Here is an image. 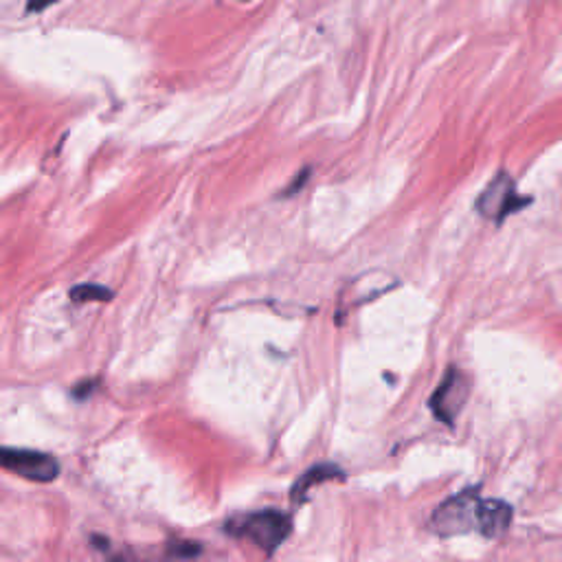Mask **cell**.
Returning a JSON list of instances; mask_svg holds the SVG:
<instances>
[{"label":"cell","instance_id":"6da1fadb","mask_svg":"<svg viewBox=\"0 0 562 562\" xmlns=\"http://www.w3.org/2000/svg\"><path fill=\"white\" fill-rule=\"evenodd\" d=\"M235 538L255 542L266 555H272L293 532V519L279 510H259L235 516L225 527Z\"/></svg>","mask_w":562,"mask_h":562},{"label":"cell","instance_id":"3957f363","mask_svg":"<svg viewBox=\"0 0 562 562\" xmlns=\"http://www.w3.org/2000/svg\"><path fill=\"white\" fill-rule=\"evenodd\" d=\"M0 468L36 484L55 482L60 475V463L53 455L25 448L0 446Z\"/></svg>","mask_w":562,"mask_h":562},{"label":"cell","instance_id":"52a82bcc","mask_svg":"<svg viewBox=\"0 0 562 562\" xmlns=\"http://www.w3.org/2000/svg\"><path fill=\"white\" fill-rule=\"evenodd\" d=\"M345 473L341 471L339 465L334 463H319V465H312L310 471L297 480V484L293 486V493H291V499L293 503H304L308 499V493L315 488V486H321L323 482H332V480H343Z\"/></svg>","mask_w":562,"mask_h":562},{"label":"cell","instance_id":"9c48e42d","mask_svg":"<svg viewBox=\"0 0 562 562\" xmlns=\"http://www.w3.org/2000/svg\"><path fill=\"white\" fill-rule=\"evenodd\" d=\"M201 553V545L196 542H184V540H171L165 549V558L169 560H182V558H194Z\"/></svg>","mask_w":562,"mask_h":562},{"label":"cell","instance_id":"277c9868","mask_svg":"<svg viewBox=\"0 0 562 562\" xmlns=\"http://www.w3.org/2000/svg\"><path fill=\"white\" fill-rule=\"evenodd\" d=\"M529 201L519 196L516 184L508 174H499L477 201V212L495 222H503L508 216L516 214L519 207H525Z\"/></svg>","mask_w":562,"mask_h":562},{"label":"cell","instance_id":"7a4b0ae2","mask_svg":"<svg viewBox=\"0 0 562 562\" xmlns=\"http://www.w3.org/2000/svg\"><path fill=\"white\" fill-rule=\"evenodd\" d=\"M484 499L480 490H463L446 499L431 516V529L439 536H459L482 529Z\"/></svg>","mask_w":562,"mask_h":562},{"label":"cell","instance_id":"8992f818","mask_svg":"<svg viewBox=\"0 0 562 562\" xmlns=\"http://www.w3.org/2000/svg\"><path fill=\"white\" fill-rule=\"evenodd\" d=\"M512 506L501 499H484V516L480 534L486 538H499L512 525Z\"/></svg>","mask_w":562,"mask_h":562},{"label":"cell","instance_id":"ba28073f","mask_svg":"<svg viewBox=\"0 0 562 562\" xmlns=\"http://www.w3.org/2000/svg\"><path fill=\"white\" fill-rule=\"evenodd\" d=\"M71 299L75 304H86V302H111L113 293L106 286L98 284H81L71 291Z\"/></svg>","mask_w":562,"mask_h":562},{"label":"cell","instance_id":"30bf717a","mask_svg":"<svg viewBox=\"0 0 562 562\" xmlns=\"http://www.w3.org/2000/svg\"><path fill=\"white\" fill-rule=\"evenodd\" d=\"M108 562H148L141 553H137V551H119V553H113L111 555V560Z\"/></svg>","mask_w":562,"mask_h":562},{"label":"cell","instance_id":"5b68a950","mask_svg":"<svg viewBox=\"0 0 562 562\" xmlns=\"http://www.w3.org/2000/svg\"><path fill=\"white\" fill-rule=\"evenodd\" d=\"M465 398H468V383L461 376V371L452 367L439 383V387L435 389V394L431 396L429 407L439 422H444L446 426H452L465 405Z\"/></svg>","mask_w":562,"mask_h":562}]
</instances>
